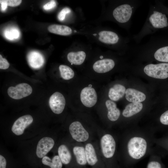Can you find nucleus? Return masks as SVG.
<instances>
[{"instance_id": "obj_1", "label": "nucleus", "mask_w": 168, "mask_h": 168, "mask_svg": "<svg viewBox=\"0 0 168 168\" xmlns=\"http://www.w3.org/2000/svg\"><path fill=\"white\" fill-rule=\"evenodd\" d=\"M157 3L150 4L149 11L146 20L141 29L132 39L137 44L140 43L146 36L153 34L160 29L168 26L167 18L166 15L160 11Z\"/></svg>"}, {"instance_id": "obj_2", "label": "nucleus", "mask_w": 168, "mask_h": 168, "mask_svg": "<svg viewBox=\"0 0 168 168\" xmlns=\"http://www.w3.org/2000/svg\"><path fill=\"white\" fill-rule=\"evenodd\" d=\"M132 50L141 54L152 55L157 61L168 63V45L161 46L158 39L154 36L144 44L133 46Z\"/></svg>"}, {"instance_id": "obj_3", "label": "nucleus", "mask_w": 168, "mask_h": 168, "mask_svg": "<svg viewBox=\"0 0 168 168\" xmlns=\"http://www.w3.org/2000/svg\"><path fill=\"white\" fill-rule=\"evenodd\" d=\"M141 3L142 1L139 0L126 1L114 9L112 16L116 21L124 25L129 30L131 25L132 16Z\"/></svg>"}, {"instance_id": "obj_4", "label": "nucleus", "mask_w": 168, "mask_h": 168, "mask_svg": "<svg viewBox=\"0 0 168 168\" xmlns=\"http://www.w3.org/2000/svg\"><path fill=\"white\" fill-rule=\"evenodd\" d=\"M147 147L146 140L143 138L134 137L131 138L128 144L129 156L135 159H139L145 154Z\"/></svg>"}, {"instance_id": "obj_5", "label": "nucleus", "mask_w": 168, "mask_h": 168, "mask_svg": "<svg viewBox=\"0 0 168 168\" xmlns=\"http://www.w3.org/2000/svg\"><path fill=\"white\" fill-rule=\"evenodd\" d=\"M144 72L148 76L158 79L168 77V63L149 64L143 68Z\"/></svg>"}, {"instance_id": "obj_6", "label": "nucleus", "mask_w": 168, "mask_h": 168, "mask_svg": "<svg viewBox=\"0 0 168 168\" xmlns=\"http://www.w3.org/2000/svg\"><path fill=\"white\" fill-rule=\"evenodd\" d=\"M32 91L31 86L26 83H21L15 86H10L7 90L9 96L14 99L18 100L29 96Z\"/></svg>"}, {"instance_id": "obj_7", "label": "nucleus", "mask_w": 168, "mask_h": 168, "mask_svg": "<svg viewBox=\"0 0 168 168\" xmlns=\"http://www.w3.org/2000/svg\"><path fill=\"white\" fill-rule=\"evenodd\" d=\"M69 130L72 138L77 142H85L89 138L88 133L79 121L71 123L69 127Z\"/></svg>"}, {"instance_id": "obj_8", "label": "nucleus", "mask_w": 168, "mask_h": 168, "mask_svg": "<svg viewBox=\"0 0 168 168\" xmlns=\"http://www.w3.org/2000/svg\"><path fill=\"white\" fill-rule=\"evenodd\" d=\"M102 152L106 158H110L114 155L115 150L116 143L113 137L109 134L103 136L101 139Z\"/></svg>"}, {"instance_id": "obj_9", "label": "nucleus", "mask_w": 168, "mask_h": 168, "mask_svg": "<svg viewBox=\"0 0 168 168\" xmlns=\"http://www.w3.org/2000/svg\"><path fill=\"white\" fill-rule=\"evenodd\" d=\"M65 98L58 92L54 93L50 97L49 104L52 111L55 114H59L63 110L65 105Z\"/></svg>"}, {"instance_id": "obj_10", "label": "nucleus", "mask_w": 168, "mask_h": 168, "mask_svg": "<svg viewBox=\"0 0 168 168\" xmlns=\"http://www.w3.org/2000/svg\"><path fill=\"white\" fill-rule=\"evenodd\" d=\"M97 98L96 91L91 87H85L81 91V100L83 104L87 107L94 106L96 103Z\"/></svg>"}, {"instance_id": "obj_11", "label": "nucleus", "mask_w": 168, "mask_h": 168, "mask_svg": "<svg viewBox=\"0 0 168 168\" xmlns=\"http://www.w3.org/2000/svg\"><path fill=\"white\" fill-rule=\"evenodd\" d=\"M33 120L32 116L29 114L19 117L14 123L12 128V131L17 135L22 134L25 128L32 123Z\"/></svg>"}, {"instance_id": "obj_12", "label": "nucleus", "mask_w": 168, "mask_h": 168, "mask_svg": "<svg viewBox=\"0 0 168 168\" xmlns=\"http://www.w3.org/2000/svg\"><path fill=\"white\" fill-rule=\"evenodd\" d=\"M54 144V141L51 138L44 137L40 139L36 147L37 156L40 158H43L52 148Z\"/></svg>"}, {"instance_id": "obj_13", "label": "nucleus", "mask_w": 168, "mask_h": 168, "mask_svg": "<svg viewBox=\"0 0 168 168\" xmlns=\"http://www.w3.org/2000/svg\"><path fill=\"white\" fill-rule=\"evenodd\" d=\"M115 65V62L113 59L105 58L96 62L93 65V68L96 72L104 73L112 69Z\"/></svg>"}, {"instance_id": "obj_14", "label": "nucleus", "mask_w": 168, "mask_h": 168, "mask_svg": "<svg viewBox=\"0 0 168 168\" xmlns=\"http://www.w3.org/2000/svg\"><path fill=\"white\" fill-rule=\"evenodd\" d=\"M99 40L107 44L114 45L118 44L120 38L116 32L110 30H103L99 33Z\"/></svg>"}, {"instance_id": "obj_15", "label": "nucleus", "mask_w": 168, "mask_h": 168, "mask_svg": "<svg viewBox=\"0 0 168 168\" xmlns=\"http://www.w3.org/2000/svg\"><path fill=\"white\" fill-rule=\"evenodd\" d=\"M27 59L29 65L35 69L41 67L44 62L43 56L37 51H33L29 53L27 55Z\"/></svg>"}, {"instance_id": "obj_16", "label": "nucleus", "mask_w": 168, "mask_h": 168, "mask_svg": "<svg viewBox=\"0 0 168 168\" xmlns=\"http://www.w3.org/2000/svg\"><path fill=\"white\" fill-rule=\"evenodd\" d=\"M125 94L126 100L133 103H138L144 101L146 96L143 93L132 88H128Z\"/></svg>"}, {"instance_id": "obj_17", "label": "nucleus", "mask_w": 168, "mask_h": 168, "mask_svg": "<svg viewBox=\"0 0 168 168\" xmlns=\"http://www.w3.org/2000/svg\"><path fill=\"white\" fill-rule=\"evenodd\" d=\"M125 87L120 84H116L110 88L109 92V97L112 100L117 101L123 97L125 94Z\"/></svg>"}, {"instance_id": "obj_18", "label": "nucleus", "mask_w": 168, "mask_h": 168, "mask_svg": "<svg viewBox=\"0 0 168 168\" xmlns=\"http://www.w3.org/2000/svg\"><path fill=\"white\" fill-rule=\"evenodd\" d=\"M105 105L108 110L107 117L109 119L113 121L117 120L119 117L120 112L115 103L111 100H107Z\"/></svg>"}, {"instance_id": "obj_19", "label": "nucleus", "mask_w": 168, "mask_h": 168, "mask_svg": "<svg viewBox=\"0 0 168 168\" xmlns=\"http://www.w3.org/2000/svg\"><path fill=\"white\" fill-rule=\"evenodd\" d=\"M48 30L51 33L62 35H69L72 33V29L69 27L58 24L49 26L48 27Z\"/></svg>"}, {"instance_id": "obj_20", "label": "nucleus", "mask_w": 168, "mask_h": 168, "mask_svg": "<svg viewBox=\"0 0 168 168\" xmlns=\"http://www.w3.org/2000/svg\"><path fill=\"white\" fill-rule=\"evenodd\" d=\"M86 56V53L83 51L71 52L68 54L67 58L68 61L72 64L80 65L84 62Z\"/></svg>"}, {"instance_id": "obj_21", "label": "nucleus", "mask_w": 168, "mask_h": 168, "mask_svg": "<svg viewBox=\"0 0 168 168\" xmlns=\"http://www.w3.org/2000/svg\"><path fill=\"white\" fill-rule=\"evenodd\" d=\"M143 107L141 103H131L128 104L124 110L122 114L125 117H129L140 112Z\"/></svg>"}, {"instance_id": "obj_22", "label": "nucleus", "mask_w": 168, "mask_h": 168, "mask_svg": "<svg viewBox=\"0 0 168 168\" xmlns=\"http://www.w3.org/2000/svg\"><path fill=\"white\" fill-rule=\"evenodd\" d=\"M85 151L87 162L91 166L95 165L98 159L95 150L91 143L87 144L85 147Z\"/></svg>"}, {"instance_id": "obj_23", "label": "nucleus", "mask_w": 168, "mask_h": 168, "mask_svg": "<svg viewBox=\"0 0 168 168\" xmlns=\"http://www.w3.org/2000/svg\"><path fill=\"white\" fill-rule=\"evenodd\" d=\"M73 151L78 164L84 165L87 163L85 149L82 147L76 146L73 147Z\"/></svg>"}, {"instance_id": "obj_24", "label": "nucleus", "mask_w": 168, "mask_h": 168, "mask_svg": "<svg viewBox=\"0 0 168 168\" xmlns=\"http://www.w3.org/2000/svg\"><path fill=\"white\" fill-rule=\"evenodd\" d=\"M58 156L62 163L64 164H68L70 162L72 156L69 149L64 145H60L58 149Z\"/></svg>"}, {"instance_id": "obj_25", "label": "nucleus", "mask_w": 168, "mask_h": 168, "mask_svg": "<svg viewBox=\"0 0 168 168\" xmlns=\"http://www.w3.org/2000/svg\"><path fill=\"white\" fill-rule=\"evenodd\" d=\"M42 163L50 167L51 168H62V162L58 156H54L52 159L47 156H44L42 160Z\"/></svg>"}, {"instance_id": "obj_26", "label": "nucleus", "mask_w": 168, "mask_h": 168, "mask_svg": "<svg viewBox=\"0 0 168 168\" xmlns=\"http://www.w3.org/2000/svg\"><path fill=\"white\" fill-rule=\"evenodd\" d=\"M61 77L64 80H68L72 78L74 76L73 71L68 66L61 65L59 67Z\"/></svg>"}, {"instance_id": "obj_27", "label": "nucleus", "mask_w": 168, "mask_h": 168, "mask_svg": "<svg viewBox=\"0 0 168 168\" xmlns=\"http://www.w3.org/2000/svg\"><path fill=\"white\" fill-rule=\"evenodd\" d=\"M4 34L7 39L13 40L18 38L20 35V32L17 29L12 28L6 30Z\"/></svg>"}, {"instance_id": "obj_28", "label": "nucleus", "mask_w": 168, "mask_h": 168, "mask_svg": "<svg viewBox=\"0 0 168 168\" xmlns=\"http://www.w3.org/2000/svg\"><path fill=\"white\" fill-rule=\"evenodd\" d=\"M71 12L70 9L68 7L63 8L59 13L58 18L61 21H63L66 15Z\"/></svg>"}, {"instance_id": "obj_29", "label": "nucleus", "mask_w": 168, "mask_h": 168, "mask_svg": "<svg viewBox=\"0 0 168 168\" xmlns=\"http://www.w3.org/2000/svg\"><path fill=\"white\" fill-rule=\"evenodd\" d=\"M9 66V63L5 58H3L1 54L0 55V68L2 69H7Z\"/></svg>"}, {"instance_id": "obj_30", "label": "nucleus", "mask_w": 168, "mask_h": 168, "mask_svg": "<svg viewBox=\"0 0 168 168\" xmlns=\"http://www.w3.org/2000/svg\"><path fill=\"white\" fill-rule=\"evenodd\" d=\"M160 121L163 124L168 125V110L161 114L160 117Z\"/></svg>"}, {"instance_id": "obj_31", "label": "nucleus", "mask_w": 168, "mask_h": 168, "mask_svg": "<svg viewBox=\"0 0 168 168\" xmlns=\"http://www.w3.org/2000/svg\"><path fill=\"white\" fill-rule=\"evenodd\" d=\"M7 6L14 7L19 5L21 2V0H6Z\"/></svg>"}, {"instance_id": "obj_32", "label": "nucleus", "mask_w": 168, "mask_h": 168, "mask_svg": "<svg viewBox=\"0 0 168 168\" xmlns=\"http://www.w3.org/2000/svg\"><path fill=\"white\" fill-rule=\"evenodd\" d=\"M147 168H162L161 164L158 161H152L149 162Z\"/></svg>"}, {"instance_id": "obj_33", "label": "nucleus", "mask_w": 168, "mask_h": 168, "mask_svg": "<svg viewBox=\"0 0 168 168\" xmlns=\"http://www.w3.org/2000/svg\"><path fill=\"white\" fill-rule=\"evenodd\" d=\"M56 5L55 1L52 0L45 4L43 6V8L45 10H49L54 8Z\"/></svg>"}, {"instance_id": "obj_34", "label": "nucleus", "mask_w": 168, "mask_h": 168, "mask_svg": "<svg viewBox=\"0 0 168 168\" xmlns=\"http://www.w3.org/2000/svg\"><path fill=\"white\" fill-rule=\"evenodd\" d=\"M6 161L5 158L1 155H0V168H6Z\"/></svg>"}, {"instance_id": "obj_35", "label": "nucleus", "mask_w": 168, "mask_h": 168, "mask_svg": "<svg viewBox=\"0 0 168 168\" xmlns=\"http://www.w3.org/2000/svg\"><path fill=\"white\" fill-rule=\"evenodd\" d=\"M0 3L1 4V10L2 11H5L7 9V6L5 0H0Z\"/></svg>"}, {"instance_id": "obj_36", "label": "nucleus", "mask_w": 168, "mask_h": 168, "mask_svg": "<svg viewBox=\"0 0 168 168\" xmlns=\"http://www.w3.org/2000/svg\"><path fill=\"white\" fill-rule=\"evenodd\" d=\"M93 35L95 36V35H96V34H93Z\"/></svg>"}]
</instances>
